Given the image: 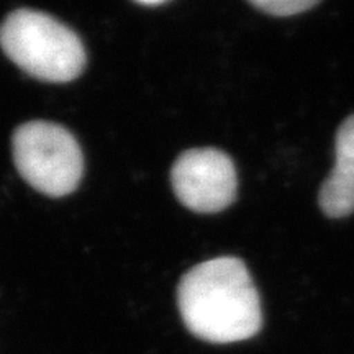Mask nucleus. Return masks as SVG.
Returning a JSON list of instances; mask_svg holds the SVG:
<instances>
[{
	"mask_svg": "<svg viewBox=\"0 0 354 354\" xmlns=\"http://www.w3.org/2000/svg\"><path fill=\"white\" fill-rule=\"evenodd\" d=\"M13 161L26 183L50 197H63L76 190L84 171L76 138L50 122H28L17 128Z\"/></svg>",
	"mask_w": 354,
	"mask_h": 354,
	"instance_id": "7ed1b4c3",
	"label": "nucleus"
},
{
	"mask_svg": "<svg viewBox=\"0 0 354 354\" xmlns=\"http://www.w3.org/2000/svg\"><path fill=\"white\" fill-rule=\"evenodd\" d=\"M177 305L187 330L203 342H245L263 326L258 289L245 263L234 256L205 261L185 272Z\"/></svg>",
	"mask_w": 354,
	"mask_h": 354,
	"instance_id": "f257e3e1",
	"label": "nucleus"
},
{
	"mask_svg": "<svg viewBox=\"0 0 354 354\" xmlns=\"http://www.w3.org/2000/svg\"><path fill=\"white\" fill-rule=\"evenodd\" d=\"M171 180L180 203L197 214H216L236 198V169L232 158L216 148L180 154L172 166Z\"/></svg>",
	"mask_w": 354,
	"mask_h": 354,
	"instance_id": "20e7f679",
	"label": "nucleus"
},
{
	"mask_svg": "<svg viewBox=\"0 0 354 354\" xmlns=\"http://www.w3.org/2000/svg\"><path fill=\"white\" fill-rule=\"evenodd\" d=\"M318 3V0H251V6L274 17L297 15Z\"/></svg>",
	"mask_w": 354,
	"mask_h": 354,
	"instance_id": "423d86ee",
	"label": "nucleus"
},
{
	"mask_svg": "<svg viewBox=\"0 0 354 354\" xmlns=\"http://www.w3.org/2000/svg\"><path fill=\"white\" fill-rule=\"evenodd\" d=\"M0 46L20 69L41 81L69 82L86 66L81 38L53 17L30 8L3 20Z\"/></svg>",
	"mask_w": 354,
	"mask_h": 354,
	"instance_id": "f03ea898",
	"label": "nucleus"
},
{
	"mask_svg": "<svg viewBox=\"0 0 354 354\" xmlns=\"http://www.w3.org/2000/svg\"><path fill=\"white\" fill-rule=\"evenodd\" d=\"M336 165L318 194L323 214L343 218L354 212V115L338 128L335 140Z\"/></svg>",
	"mask_w": 354,
	"mask_h": 354,
	"instance_id": "39448f33",
	"label": "nucleus"
}]
</instances>
